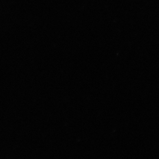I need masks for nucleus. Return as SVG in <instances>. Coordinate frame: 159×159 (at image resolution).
Listing matches in <instances>:
<instances>
[]
</instances>
